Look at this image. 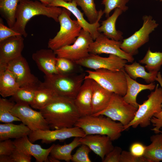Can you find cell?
Segmentation results:
<instances>
[{
  "label": "cell",
  "mask_w": 162,
  "mask_h": 162,
  "mask_svg": "<svg viewBox=\"0 0 162 162\" xmlns=\"http://www.w3.org/2000/svg\"><path fill=\"white\" fill-rule=\"evenodd\" d=\"M62 11V8L47 6L37 1L20 0L16 13V22L11 28L26 37L28 34L26 26L33 17L42 15L58 22V18Z\"/></svg>",
  "instance_id": "2"
},
{
  "label": "cell",
  "mask_w": 162,
  "mask_h": 162,
  "mask_svg": "<svg viewBox=\"0 0 162 162\" xmlns=\"http://www.w3.org/2000/svg\"><path fill=\"white\" fill-rule=\"evenodd\" d=\"M22 36L11 37L0 42V67L5 66L9 62L22 55L24 47Z\"/></svg>",
  "instance_id": "16"
},
{
  "label": "cell",
  "mask_w": 162,
  "mask_h": 162,
  "mask_svg": "<svg viewBox=\"0 0 162 162\" xmlns=\"http://www.w3.org/2000/svg\"><path fill=\"white\" fill-rule=\"evenodd\" d=\"M106 135L91 134L80 137L81 144L88 146L91 150L100 157L103 161L105 157L114 148L112 141Z\"/></svg>",
  "instance_id": "18"
},
{
  "label": "cell",
  "mask_w": 162,
  "mask_h": 162,
  "mask_svg": "<svg viewBox=\"0 0 162 162\" xmlns=\"http://www.w3.org/2000/svg\"><path fill=\"white\" fill-rule=\"evenodd\" d=\"M142 27L130 37L123 39L120 48L127 53L133 56L138 53V49L148 42L150 34L158 25L150 15H144Z\"/></svg>",
  "instance_id": "9"
},
{
  "label": "cell",
  "mask_w": 162,
  "mask_h": 162,
  "mask_svg": "<svg viewBox=\"0 0 162 162\" xmlns=\"http://www.w3.org/2000/svg\"><path fill=\"white\" fill-rule=\"evenodd\" d=\"M122 149L118 146H114L113 149L105 157L103 162H120Z\"/></svg>",
  "instance_id": "44"
},
{
  "label": "cell",
  "mask_w": 162,
  "mask_h": 162,
  "mask_svg": "<svg viewBox=\"0 0 162 162\" xmlns=\"http://www.w3.org/2000/svg\"><path fill=\"white\" fill-rule=\"evenodd\" d=\"M32 131L26 125L21 123L16 124L11 123L0 124V141L10 138L18 139L28 136Z\"/></svg>",
  "instance_id": "26"
},
{
  "label": "cell",
  "mask_w": 162,
  "mask_h": 162,
  "mask_svg": "<svg viewBox=\"0 0 162 162\" xmlns=\"http://www.w3.org/2000/svg\"><path fill=\"white\" fill-rule=\"evenodd\" d=\"M122 41H117L108 38L102 33L90 44L89 48L90 53L95 54H106L118 56L132 63L134 59L133 56L126 53L120 48Z\"/></svg>",
  "instance_id": "14"
},
{
  "label": "cell",
  "mask_w": 162,
  "mask_h": 162,
  "mask_svg": "<svg viewBox=\"0 0 162 162\" xmlns=\"http://www.w3.org/2000/svg\"><path fill=\"white\" fill-rule=\"evenodd\" d=\"M32 58L45 76L58 74L56 67L57 56L53 50L50 48L39 50L32 54Z\"/></svg>",
  "instance_id": "20"
},
{
  "label": "cell",
  "mask_w": 162,
  "mask_h": 162,
  "mask_svg": "<svg viewBox=\"0 0 162 162\" xmlns=\"http://www.w3.org/2000/svg\"><path fill=\"white\" fill-rule=\"evenodd\" d=\"M13 141L16 148L33 156L37 162H49L48 157L54 145V144L48 148H44L39 145L32 143L28 136L15 139Z\"/></svg>",
  "instance_id": "21"
},
{
  "label": "cell",
  "mask_w": 162,
  "mask_h": 162,
  "mask_svg": "<svg viewBox=\"0 0 162 162\" xmlns=\"http://www.w3.org/2000/svg\"><path fill=\"white\" fill-rule=\"evenodd\" d=\"M85 73L44 76V86L50 88L58 95L74 99L85 79Z\"/></svg>",
  "instance_id": "4"
},
{
  "label": "cell",
  "mask_w": 162,
  "mask_h": 162,
  "mask_svg": "<svg viewBox=\"0 0 162 162\" xmlns=\"http://www.w3.org/2000/svg\"><path fill=\"white\" fill-rule=\"evenodd\" d=\"M0 162H13L10 155H0Z\"/></svg>",
  "instance_id": "46"
},
{
  "label": "cell",
  "mask_w": 162,
  "mask_h": 162,
  "mask_svg": "<svg viewBox=\"0 0 162 162\" xmlns=\"http://www.w3.org/2000/svg\"><path fill=\"white\" fill-rule=\"evenodd\" d=\"M113 93L106 89L92 80V115H95L105 109L108 106Z\"/></svg>",
  "instance_id": "22"
},
{
  "label": "cell",
  "mask_w": 162,
  "mask_h": 162,
  "mask_svg": "<svg viewBox=\"0 0 162 162\" xmlns=\"http://www.w3.org/2000/svg\"><path fill=\"white\" fill-rule=\"evenodd\" d=\"M80 7L87 17L89 22H95L104 14L101 9L98 11L94 0H73Z\"/></svg>",
  "instance_id": "32"
},
{
  "label": "cell",
  "mask_w": 162,
  "mask_h": 162,
  "mask_svg": "<svg viewBox=\"0 0 162 162\" xmlns=\"http://www.w3.org/2000/svg\"><path fill=\"white\" fill-rule=\"evenodd\" d=\"M40 84L38 85L20 87L12 96V101L16 103L25 104L31 106L33 103L36 91Z\"/></svg>",
  "instance_id": "33"
},
{
  "label": "cell",
  "mask_w": 162,
  "mask_h": 162,
  "mask_svg": "<svg viewBox=\"0 0 162 162\" xmlns=\"http://www.w3.org/2000/svg\"><path fill=\"white\" fill-rule=\"evenodd\" d=\"M13 162H30L32 156L16 148L10 155Z\"/></svg>",
  "instance_id": "43"
},
{
  "label": "cell",
  "mask_w": 162,
  "mask_h": 162,
  "mask_svg": "<svg viewBox=\"0 0 162 162\" xmlns=\"http://www.w3.org/2000/svg\"><path fill=\"white\" fill-rule=\"evenodd\" d=\"M160 1L162 2V0H160Z\"/></svg>",
  "instance_id": "50"
},
{
  "label": "cell",
  "mask_w": 162,
  "mask_h": 162,
  "mask_svg": "<svg viewBox=\"0 0 162 162\" xmlns=\"http://www.w3.org/2000/svg\"><path fill=\"white\" fill-rule=\"evenodd\" d=\"M151 143L146 146L143 157L149 162L162 161V132L150 137Z\"/></svg>",
  "instance_id": "28"
},
{
  "label": "cell",
  "mask_w": 162,
  "mask_h": 162,
  "mask_svg": "<svg viewBox=\"0 0 162 162\" xmlns=\"http://www.w3.org/2000/svg\"><path fill=\"white\" fill-rule=\"evenodd\" d=\"M92 80L85 78L74 101L81 117L92 115Z\"/></svg>",
  "instance_id": "19"
},
{
  "label": "cell",
  "mask_w": 162,
  "mask_h": 162,
  "mask_svg": "<svg viewBox=\"0 0 162 162\" xmlns=\"http://www.w3.org/2000/svg\"><path fill=\"white\" fill-rule=\"evenodd\" d=\"M15 103L5 98H0V122L4 123L21 121L18 117L13 115L10 111Z\"/></svg>",
  "instance_id": "35"
},
{
  "label": "cell",
  "mask_w": 162,
  "mask_h": 162,
  "mask_svg": "<svg viewBox=\"0 0 162 162\" xmlns=\"http://www.w3.org/2000/svg\"><path fill=\"white\" fill-rule=\"evenodd\" d=\"M20 0H0V12L9 27L12 28L16 22V15Z\"/></svg>",
  "instance_id": "31"
},
{
  "label": "cell",
  "mask_w": 162,
  "mask_h": 162,
  "mask_svg": "<svg viewBox=\"0 0 162 162\" xmlns=\"http://www.w3.org/2000/svg\"><path fill=\"white\" fill-rule=\"evenodd\" d=\"M50 6L60 7L64 8L72 13L77 19L82 29L89 32L94 40L98 36L100 33L98 31V28L100 26L99 21L100 17L94 23L87 22L84 17L83 14L77 8L75 2H68L63 0H52Z\"/></svg>",
  "instance_id": "17"
},
{
  "label": "cell",
  "mask_w": 162,
  "mask_h": 162,
  "mask_svg": "<svg viewBox=\"0 0 162 162\" xmlns=\"http://www.w3.org/2000/svg\"><path fill=\"white\" fill-rule=\"evenodd\" d=\"M146 146L142 143L136 142L132 143L129 148L130 152L133 155L137 157L143 156Z\"/></svg>",
  "instance_id": "45"
},
{
  "label": "cell",
  "mask_w": 162,
  "mask_h": 162,
  "mask_svg": "<svg viewBox=\"0 0 162 162\" xmlns=\"http://www.w3.org/2000/svg\"><path fill=\"white\" fill-rule=\"evenodd\" d=\"M120 162H149L143 156L137 157L130 151L123 150L120 158Z\"/></svg>",
  "instance_id": "42"
},
{
  "label": "cell",
  "mask_w": 162,
  "mask_h": 162,
  "mask_svg": "<svg viewBox=\"0 0 162 162\" xmlns=\"http://www.w3.org/2000/svg\"><path fill=\"white\" fill-rule=\"evenodd\" d=\"M127 62L126 60L113 55L110 54L108 57H103L91 53L75 62L79 66L94 70L104 69L114 70L124 69Z\"/></svg>",
  "instance_id": "13"
},
{
  "label": "cell",
  "mask_w": 162,
  "mask_h": 162,
  "mask_svg": "<svg viewBox=\"0 0 162 162\" xmlns=\"http://www.w3.org/2000/svg\"><path fill=\"white\" fill-rule=\"evenodd\" d=\"M42 3L47 6H50L52 0H38Z\"/></svg>",
  "instance_id": "47"
},
{
  "label": "cell",
  "mask_w": 162,
  "mask_h": 162,
  "mask_svg": "<svg viewBox=\"0 0 162 162\" xmlns=\"http://www.w3.org/2000/svg\"><path fill=\"white\" fill-rule=\"evenodd\" d=\"M85 78L92 79L113 93L124 96L127 90V82L124 69L118 70L107 69L87 70Z\"/></svg>",
  "instance_id": "7"
},
{
  "label": "cell",
  "mask_w": 162,
  "mask_h": 162,
  "mask_svg": "<svg viewBox=\"0 0 162 162\" xmlns=\"http://www.w3.org/2000/svg\"><path fill=\"white\" fill-rule=\"evenodd\" d=\"M71 13L62 8V11L58 18L60 29L56 36L49 39L48 47L53 51L64 46L73 44L79 36L82 27L77 20L70 17Z\"/></svg>",
  "instance_id": "5"
},
{
  "label": "cell",
  "mask_w": 162,
  "mask_h": 162,
  "mask_svg": "<svg viewBox=\"0 0 162 162\" xmlns=\"http://www.w3.org/2000/svg\"><path fill=\"white\" fill-rule=\"evenodd\" d=\"M15 75L20 87L38 85L41 82L31 71L28 63L22 55L5 66Z\"/></svg>",
  "instance_id": "15"
},
{
  "label": "cell",
  "mask_w": 162,
  "mask_h": 162,
  "mask_svg": "<svg viewBox=\"0 0 162 162\" xmlns=\"http://www.w3.org/2000/svg\"><path fill=\"white\" fill-rule=\"evenodd\" d=\"M124 70L132 79L136 80L138 78L143 79L147 83L154 82L156 81L158 72H147L145 67L135 61L131 64H126Z\"/></svg>",
  "instance_id": "27"
},
{
  "label": "cell",
  "mask_w": 162,
  "mask_h": 162,
  "mask_svg": "<svg viewBox=\"0 0 162 162\" xmlns=\"http://www.w3.org/2000/svg\"><path fill=\"white\" fill-rule=\"evenodd\" d=\"M94 41L89 33L82 29L73 44L54 51L57 57L65 58L75 62L89 55V47Z\"/></svg>",
  "instance_id": "10"
},
{
  "label": "cell",
  "mask_w": 162,
  "mask_h": 162,
  "mask_svg": "<svg viewBox=\"0 0 162 162\" xmlns=\"http://www.w3.org/2000/svg\"><path fill=\"white\" fill-rule=\"evenodd\" d=\"M140 63L145 64L148 72H159L162 66V52L152 51L149 48Z\"/></svg>",
  "instance_id": "34"
},
{
  "label": "cell",
  "mask_w": 162,
  "mask_h": 162,
  "mask_svg": "<svg viewBox=\"0 0 162 162\" xmlns=\"http://www.w3.org/2000/svg\"><path fill=\"white\" fill-rule=\"evenodd\" d=\"M130 0H102L101 4L104 6L103 10L105 17L107 18L110 16L111 12L116 8L121 9L123 12L128 9L127 4Z\"/></svg>",
  "instance_id": "36"
},
{
  "label": "cell",
  "mask_w": 162,
  "mask_h": 162,
  "mask_svg": "<svg viewBox=\"0 0 162 162\" xmlns=\"http://www.w3.org/2000/svg\"><path fill=\"white\" fill-rule=\"evenodd\" d=\"M162 104V88L157 84L154 91L148 96L147 99L142 104H139L134 119L124 127V131L131 127L136 128L140 126L144 128L149 125L151 120L154 115L161 111Z\"/></svg>",
  "instance_id": "6"
},
{
  "label": "cell",
  "mask_w": 162,
  "mask_h": 162,
  "mask_svg": "<svg viewBox=\"0 0 162 162\" xmlns=\"http://www.w3.org/2000/svg\"><path fill=\"white\" fill-rule=\"evenodd\" d=\"M48 159L49 162H60V160L58 159L52 157L51 156H50L48 157Z\"/></svg>",
  "instance_id": "48"
},
{
  "label": "cell",
  "mask_w": 162,
  "mask_h": 162,
  "mask_svg": "<svg viewBox=\"0 0 162 162\" xmlns=\"http://www.w3.org/2000/svg\"><path fill=\"white\" fill-rule=\"evenodd\" d=\"M85 135L84 132L81 128L74 126L52 130L48 129L33 131L28 137L32 142L41 140L42 143L49 144L56 140L63 141L71 137H82Z\"/></svg>",
  "instance_id": "12"
},
{
  "label": "cell",
  "mask_w": 162,
  "mask_h": 162,
  "mask_svg": "<svg viewBox=\"0 0 162 162\" xmlns=\"http://www.w3.org/2000/svg\"><path fill=\"white\" fill-rule=\"evenodd\" d=\"M2 20L0 18V42L11 37L21 35L11 28L5 25Z\"/></svg>",
  "instance_id": "40"
},
{
  "label": "cell",
  "mask_w": 162,
  "mask_h": 162,
  "mask_svg": "<svg viewBox=\"0 0 162 162\" xmlns=\"http://www.w3.org/2000/svg\"><path fill=\"white\" fill-rule=\"evenodd\" d=\"M20 87L14 74L5 66L0 67V94L2 98L12 96Z\"/></svg>",
  "instance_id": "25"
},
{
  "label": "cell",
  "mask_w": 162,
  "mask_h": 162,
  "mask_svg": "<svg viewBox=\"0 0 162 162\" xmlns=\"http://www.w3.org/2000/svg\"><path fill=\"white\" fill-rule=\"evenodd\" d=\"M127 82V90L126 94L123 97L124 100L128 103L138 109L139 104L136 100L138 94L145 90L152 91L154 89L156 85L154 82L148 84H143L137 82L131 78L125 72Z\"/></svg>",
  "instance_id": "24"
},
{
  "label": "cell",
  "mask_w": 162,
  "mask_h": 162,
  "mask_svg": "<svg viewBox=\"0 0 162 162\" xmlns=\"http://www.w3.org/2000/svg\"><path fill=\"white\" fill-rule=\"evenodd\" d=\"M63 1L68 2H71L73 0H63Z\"/></svg>",
  "instance_id": "49"
},
{
  "label": "cell",
  "mask_w": 162,
  "mask_h": 162,
  "mask_svg": "<svg viewBox=\"0 0 162 162\" xmlns=\"http://www.w3.org/2000/svg\"><path fill=\"white\" fill-rule=\"evenodd\" d=\"M10 112L32 131L50 129L41 112L33 110L28 104L15 103Z\"/></svg>",
  "instance_id": "11"
},
{
  "label": "cell",
  "mask_w": 162,
  "mask_h": 162,
  "mask_svg": "<svg viewBox=\"0 0 162 162\" xmlns=\"http://www.w3.org/2000/svg\"><path fill=\"white\" fill-rule=\"evenodd\" d=\"M74 126L81 128L85 135H106L112 141L118 139L124 131V126L121 123L103 115H91L81 117Z\"/></svg>",
  "instance_id": "3"
},
{
  "label": "cell",
  "mask_w": 162,
  "mask_h": 162,
  "mask_svg": "<svg viewBox=\"0 0 162 162\" xmlns=\"http://www.w3.org/2000/svg\"><path fill=\"white\" fill-rule=\"evenodd\" d=\"M156 81L159 83L162 88V75L160 72L158 73ZM151 122L154 127V128L151 129L152 130L155 134L162 132L160 129L162 128V109L161 111L154 115L151 120Z\"/></svg>",
  "instance_id": "39"
},
{
  "label": "cell",
  "mask_w": 162,
  "mask_h": 162,
  "mask_svg": "<svg viewBox=\"0 0 162 162\" xmlns=\"http://www.w3.org/2000/svg\"><path fill=\"white\" fill-rule=\"evenodd\" d=\"M161 128L162 129V128Z\"/></svg>",
  "instance_id": "51"
},
{
  "label": "cell",
  "mask_w": 162,
  "mask_h": 162,
  "mask_svg": "<svg viewBox=\"0 0 162 162\" xmlns=\"http://www.w3.org/2000/svg\"><path fill=\"white\" fill-rule=\"evenodd\" d=\"M123 11L120 9L116 8L112 14L107 19L101 21V25L98 28V31L102 33L109 38L117 41L123 40V33L120 30H116V24L118 17Z\"/></svg>",
  "instance_id": "23"
},
{
  "label": "cell",
  "mask_w": 162,
  "mask_h": 162,
  "mask_svg": "<svg viewBox=\"0 0 162 162\" xmlns=\"http://www.w3.org/2000/svg\"><path fill=\"white\" fill-rule=\"evenodd\" d=\"M91 151L87 145L81 144L74 154L72 155L71 161L73 162H91L89 154Z\"/></svg>",
  "instance_id": "38"
},
{
  "label": "cell",
  "mask_w": 162,
  "mask_h": 162,
  "mask_svg": "<svg viewBox=\"0 0 162 162\" xmlns=\"http://www.w3.org/2000/svg\"><path fill=\"white\" fill-rule=\"evenodd\" d=\"M75 62L68 59L57 56L56 67L60 74H68L74 73L76 66Z\"/></svg>",
  "instance_id": "37"
},
{
  "label": "cell",
  "mask_w": 162,
  "mask_h": 162,
  "mask_svg": "<svg viewBox=\"0 0 162 162\" xmlns=\"http://www.w3.org/2000/svg\"><path fill=\"white\" fill-rule=\"evenodd\" d=\"M39 110L53 130L73 127L80 117L74 99L59 95Z\"/></svg>",
  "instance_id": "1"
},
{
  "label": "cell",
  "mask_w": 162,
  "mask_h": 162,
  "mask_svg": "<svg viewBox=\"0 0 162 162\" xmlns=\"http://www.w3.org/2000/svg\"><path fill=\"white\" fill-rule=\"evenodd\" d=\"M16 148L14 141L10 139L0 141V155H10Z\"/></svg>",
  "instance_id": "41"
},
{
  "label": "cell",
  "mask_w": 162,
  "mask_h": 162,
  "mask_svg": "<svg viewBox=\"0 0 162 162\" xmlns=\"http://www.w3.org/2000/svg\"><path fill=\"white\" fill-rule=\"evenodd\" d=\"M137 109L127 103L123 96L113 93L107 107L95 115H103L127 126L134 119Z\"/></svg>",
  "instance_id": "8"
},
{
  "label": "cell",
  "mask_w": 162,
  "mask_h": 162,
  "mask_svg": "<svg viewBox=\"0 0 162 162\" xmlns=\"http://www.w3.org/2000/svg\"><path fill=\"white\" fill-rule=\"evenodd\" d=\"M80 137H74L70 143L63 145L54 144L51 149L50 156L59 160H63L67 162L71 161V153L76 147L81 145L80 141Z\"/></svg>",
  "instance_id": "29"
},
{
  "label": "cell",
  "mask_w": 162,
  "mask_h": 162,
  "mask_svg": "<svg viewBox=\"0 0 162 162\" xmlns=\"http://www.w3.org/2000/svg\"><path fill=\"white\" fill-rule=\"evenodd\" d=\"M58 95L52 90L41 84L36 90L33 101L31 106L36 109H40L46 106Z\"/></svg>",
  "instance_id": "30"
}]
</instances>
